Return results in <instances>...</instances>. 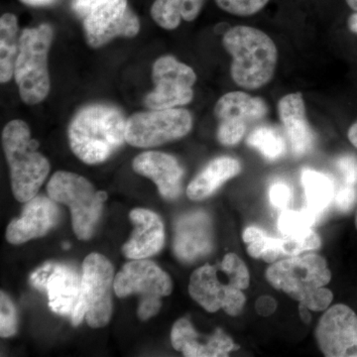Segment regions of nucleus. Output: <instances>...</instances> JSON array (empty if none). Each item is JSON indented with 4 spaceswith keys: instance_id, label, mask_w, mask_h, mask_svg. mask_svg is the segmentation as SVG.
<instances>
[{
    "instance_id": "17",
    "label": "nucleus",
    "mask_w": 357,
    "mask_h": 357,
    "mask_svg": "<svg viewBox=\"0 0 357 357\" xmlns=\"http://www.w3.org/2000/svg\"><path fill=\"white\" fill-rule=\"evenodd\" d=\"M56 202L36 196L28 201L20 218L11 220L6 229V239L13 244H22L46 236L58 223L59 208Z\"/></svg>"
},
{
    "instance_id": "33",
    "label": "nucleus",
    "mask_w": 357,
    "mask_h": 357,
    "mask_svg": "<svg viewBox=\"0 0 357 357\" xmlns=\"http://www.w3.org/2000/svg\"><path fill=\"white\" fill-rule=\"evenodd\" d=\"M338 172L342 178L344 185H357V159L352 156H342L337 161Z\"/></svg>"
},
{
    "instance_id": "5",
    "label": "nucleus",
    "mask_w": 357,
    "mask_h": 357,
    "mask_svg": "<svg viewBox=\"0 0 357 357\" xmlns=\"http://www.w3.org/2000/svg\"><path fill=\"white\" fill-rule=\"evenodd\" d=\"M53 38V27L48 23L21 32L14 79L25 105H38L50 93L48 54Z\"/></svg>"
},
{
    "instance_id": "29",
    "label": "nucleus",
    "mask_w": 357,
    "mask_h": 357,
    "mask_svg": "<svg viewBox=\"0 0 357 357\" xmlns=\"http://www.w3.org/2000/svg\"><path fill=\"white\" fill-rule=\"evenodd\" d=\"M225 13L236 16H251L261 11L270 0H215Z\"/></svg>"
},
{
    "instance_id": "27",
    "label": "nucleus",
    "mask_w": 357,
    "mask_h": 357,
    "mask_svg": "<svg viewBox=\"0 0 357 357\" xmlns=\"http://www.w3.org/2000/svg\"><path fill=\"white\" fill-rule=\"evenodd\" d=\"M248 146L255 148L269 161L282 158L287 151V142L278 129L272 126H259L249 133Z\"/></svg>"
},
{
    "instance_id": "7",
    "label": "nucleus",
    "mask_w": 357,
    "mask_h": 357,
    "mask_svg": "<svg viewBox=\"0 0 357 357\" xmlns=\"http://www.w3.org/2000/svg\"><path fill=\"white\" fill-rule=\"evenodd\" d=\"M114 270L112 262L100 253H91L84 258L82 268V293L74 314V326L86 321L91 328H103L112 314V289Z\"/></svg>"
},
{
    "instance_id": "42",
    "label": "nucleus",
    "mask_w": 357,
    "mask_h": 357,
    "mask_svg": "<svg viewBox=\"0 0 357 357\" xmlns=\"http://www.w3.org/2000/svg\"><path fill=\"white\" fill-rule=\"evenodd\" d=\"M344 1L352 11H357V0H344Z\"/></svg>"
},
{
    "instance_id": "35",
    "label": "nucleus",
    "mask_w": 357,
    "mask_h": 357,
    "mask_svg": "<svg viewBox=\"0 0 357 357\" xmlns=\"http://www.w3.org/2000/svg\"><path fill=\"white\" fill-rule=\"evenodd\" d=\"M161 298H143V299H140L139 306H138V318L142 321H146V319L156 316L161 310Z\"/></svg>"
},
{
    "instance_id": "24",
    "label": "nucleus",
    "mask_w": 357,
    "mask_h": 357,
    "mask_svg": "<svg viewBox=\"0 0 357 357\" xmlns=\"http://www.w3.org/2000/svg\"><path fill=\"white\" fill-rule=\"evenodd\" d=\"M301 182L306 195L307 208L321 217L335 199L333 178L323 172L306 168L301 174Z\"/></svg>"
},
{
    "instance_id": "6",
    "label": "nucleus",
    "mask_w": 357,
    "mask_h": 357,
    "mask_svg": "<svg viewBox=\"0 0 357 357\" xmlns=\"http://www.w3.org/2000/svg\"><path fill=\"white\" fill-rule=\"evenodd\" d=\"M47 192L56 203L69 206L73 229L77 238H91L102 215L107 192L96 191L83 176L66 171H58L52 176Z\"/></svg>"
},
{
    "instance_id": "28",
    "label": "nucleus",
    "mask_w": 357,
    "mask_h": 357,
    "mask_svg": "<svg viewBox=\"0 0 357 357\" xmlns=\"http://www.w3.org/2000/svg\"><path fill=\"white\" fill-rule=\"evenodd\" d=\"M318 220V215L307 208L301 211L286 208L279 217L278 229L284 236H302L312 229Z\"/></svg>"
},
{
    "instance_id": "32",
    "label": "nucleus",
    "mask_w": 357,
    "mask_h": 357,
    "mask_svg": "<svg viewBox=\"0 0 357 357\" xmlns=\"http://www.w3.org/2000/svg\"><path fill=\"white\" fill-rule=\"evenodd\" d=\"M333 300V294L330 289L321 287L314 291L307 298L303 304L306 305L312 312H323L330 307Z\"/></svg>"
},
{
    "instance_id": "40",
    "label": "nucleus",
    "mask_w": 357,
    "mask_h": 357,
    "mask_svg": "<svg viewBox=\"0 0 357 357\" xmlns=\"http://www.w3.org/2000/svg\"><path fill=\"white\" fill-rule=\"evenodd\" d=\"M347 23L349 31L357 35V11H352L351 15L347 18Z\"/></svg>"
},
{
    "instance_id": "8",
    "label": "nucleus",
    "mask_w": 357,
    "mask_h": 357,
    "mask_svg": "<svg viewBox=\"0 0 357 357\" xmlns=\"http://www.w3.org/2000/svg\"><path fill=\"white\" fill-rule=\"evenodd\" d=\"M265 277L272 287L297 302H304L314 291L330 283L332 272L325 258L311 253L274 262Z\"/></svg>"
},
{
    "instance_id": "9",
    "label": "nucleus",
    "mask_w": 357,
    "mask_h": 357,
    "mask_svg": "<svg viewBox=\"0 0 357 357\" xmlns=\"http://www.w3.org/2000/svg\"><path fill=\"white\" fill-rule=\"evenodd\" d=\"M192 128L189 110L174 107L135 112L126 121V139L137 148L160 146L181 139Z\"/></svg>"
},
{
    "instance_id": "3",
    "label": "nucleus",
    "mask_w": 357,
    "mask_h": 357,
    "mask_svg": "<svg viewBox=\"0 0 357 357\" xmlns=\"http://www.w3.org/2000/svg\"><path fill=\"white\" fill-rule=\"evenodd\" d=\"M222 44L231 56L230 75L239 88L255 91L272 81L278 50L266 33L251 26H234L223 35Z\"/></svg>"
},
{
    "instance_id": "1",
    "label": "nucleus",
    "mask_w": 357,
    "mask_h": 357,
    "mask_svg": "<svg viewBox=\"0 0 357 357\" xmlns=\"http://www.w3.org/2000/svg\"><path fill=\"white\" fill-rule=\"evenodd\" d=\"M128 119L119 107L91 103L82 107L70 122V149L89 165L102 163L126 142Z\"/></svg>"
},
{
    "instance_id": "18",
    "label": "nucleus",
    "mask_w": 357,
    "mask_h": 357,
    "mask_svg": "<svg viewBox=\"0 0 357 357\" xmlns=\"http://www.w3.org/2000/svg\"><path fill=\"white\" fill-rule=\"evenodd\" d=\"M171 342L177 351L187 357L227 356L237 349L234 340L218 328L211 335L196 332L189 319H178L171 331Z\"/></svg>"
},
{
    "instance_id": "10",
    "label": "nucleus",
    "mask_w": 357,
    "mask_h": 357,
    "mask_svg": "<svg viewBox=\"0 0 357 357\" xmlns=\"http://www.w3.org/2000/svg\"><path fill=\"white\" fill-rule=\"evenodd\" d=\"M154 89L144 98L149 109H166L189 105L194 98L197 74L174 56H162L152 67Z\"/></svg>"
},
{
    "instance_id": "16",
    "label": "nucleus",
    "mask_w": 357,
    "mask_h": 357,
    "mask_svg": "<svg viewBox=\"0 0 357 357\" xmlns=\"http://www.w3.org/2000/svg\"><path fill=\"white\" fill-rule=\"evenodd\" d=\"M174 253L178 259L192 263L210 255L213 248V225L204 211L185 213L174 225Z\"/></svg>"
},
{
    "instance_id": "39",
    "label": "nucleus",
    "mask_w": 357,
    "mask_h": 357,
    "mask_svg": "<svg viewBox=\"0 0 357 357\" xmlns=\"http://www.w3.org/2000/svg\"><path fill=\"white\" fill-rule=\"evenodd\" d=\"M347 138H349V142H351L354 147L357 148V119L351 124V128H349V131H347Z\"/></svg>"
},
{
    "instance_id": "12",
    "label": "nucleus",
    "mask_w": 357,
    "mask_h": 357,
    "mask_svg": "<svg viewBox=\"0 0 357 357\" xmlns=\"http://www.w3.org/2000/svg\"><path fill=\"white\" fill-rule=\"evenodd\" d=\"M83 29L89 46L98 49L119 37L133 38L140 21L128 0H105L84 18Z\"/></svg>"
},
{
    "instance_id": "31",
    "label": "nucleus",
    "mask_w": 357,
    "mask_h": 357,
    "mask_svg": "<svg viewBox=\"0 0 357 357\" xmlns=\"http://www.w3.org/2000/svg\"><path fill=\"white\" fill-rule=\"evenodd\" d=\"M269 199L275 208L286 210L292 204V188L284 181H276L270 187Z\"/></svg>"
},
{
    "instance_id": "34",
    "label": "nucleus",
    "mask_w": 357,
    "mask_h": 357,
    "mask_svg": "<svg viewBox=\"0 0 357 357\" xmlns=\"http://www.w3.org/2000/svg\"><path fill=\"white\" fill-rule=\"evenodd\" d=\"M357 192L354 185L342 184L335 192V206L338 211H351L354 204H356Z\"/></svg>"
},
{
    "instance_id": "13",
    "label": "nucleus",
    "mask_w": 357,
    "mask_h": 357,
    "mask_svg": "<svg viewBox=\"0 0 357 357\" xmlns=\"http://www.w3.org/2000/svg\"><path fill=\"white\" fill-rule=\"evenodd\" d=\"M29 281L33 287L48 295L52 311L73 316L82 293V274L74 265L46 263L33 272Z\"/></svg>"
},
{
    "instance_id": "43",
    "label": "nucleus",
    "mask_w": 357,
    "mask_h": 357,
    "mask_svg": "<svg viewBox=\"0 0 357 357\" xmlns=\"http://www.w3.org/2000/svg\"><path fill=\"white\" fill-rule=\"evenodd\" d=\"M356 227L357 229V211H356Z\"/></svg>"
},
{
    "instance_id": "37",
    "label": "nucleus",
    "mask_w": 357,
    "mask_h": 357,
    "mask_svg": "<svg viewBox=\"0 0 357 357\" xmlns=\"http://www.w3.org/2000/svg\"><path fill=\"white\" fill-rule=\"evenodd\" d=\"M105 0H74L73 9L81 17L88 16L93 9L105 2Z\"/></svg>"
},
{
    "instance_id": "14",
    "label": "nucleus",
    "mask_w": 357,
    "mask_h": 357,
    "mask_svg": "<svg viewBox=\"0 0 357 357\" xmlns=\"http://www.w3.org/2000/svg\"><path fill=\"white\" fill-rule=\"evenodd\" d=\"M314 337L325 356L357 357V314L344 304L328 307L319 319Z\"/></svg>"
},
{
    "instance_id": "20",
    "label": "nucleus",
    "mask_w": 357,
    "mask_h": 357,
    "mask_svg": "<svg viewBox=\"0 0 357 357\" xmlns=\"http://www.w3.org/2000/svg\"><path fill=\"white\" fill-rule=\"evenodd\" d=\"M278 114L294 156L303 157L309 153L314 146V134L307 121L303 93L297 91L281 98Z\"/></svg>"
},
{
    "instance_id": "26",
    "label": "nucleus",
    "mask_w": 357,
    "mask_h": 357,
    "mask_svg": "<svg viewBox=\"0 0 357 357\" xmlns=\"http://www.w3.org/2000/svg\"><path fill=\"white\" fill-rule=\"evenodd\" d=\"M243 239L248 245L249 256L255 259H262L266 263H274L282 255H285V238L268 236L264 230L257 227H248L243 231Z\"/></svg>"
},
{
    "instance_id": "23",
    "label": "nucleus",
    "mask_w": 357,
    "mask_h": 357,
    "mask_svg": "<svg viewBox=\"0 0 357 357\" xmlns=\"http://www.w3.org/2000/svg\"><path fill=\"white\" fill-rule=\"evenodd\" d=\"M206 0H155L151 6L152 20L166 30H174L182 21L196 20Z\"/></svg>"
},
{
    "instance_id": "36",
    "label": "nucleus",
    "mask_w": 357,
    "mask_h": 357,
    "mask_svg": "<svg viewBox=\"0 0 357 357\" xmlns=\"http://www.w3.org/2000/svg\"><path fill=\"white\" fill-rule=\"evenodd\" d=\"M277 309V302L271 296H261L255 303V310L258 314L262 317H269L273 314Z\"/></svg>"
},
{
    "instance_id": "11",
    "label": "nucleus",
    "mask_w": 357,
    "mask_h": 357,
    "mask_svg": "<svg viewBox=\"0 0 357 357\" xmlns=\"http://www.w3.org/2000/svg\"><path fill=\"white\" fill-rule=\"evenodd\" d=\"M213 112L218 119V142L234 146L243 139L251 124L266 116L268 107L261 98L244 91H230L218 100Z\"/></svg>"
},
{
    "instance_id": "38",
    "label": "nucleus",
    "mask_w": 357,
    "mask_h": 357,
    "mask_svg": "<svg viewBox=\"0 0 357 357\" xmlns=\"http://www.w3.org/2000/svg\"><path fill=\"white\" fill-rule=\"evenodd\" d=\"M298 309H299L300 318L302 319V321L305 324H310L312 319L311 312H310L311 310L306 305L303 304V303H299V307Z\"/></svg>"
},
{
    "instance_id": "21",
    "label": "nucleus",
    "mask_w": 357,
    "mask_h": 357,
    "mask_svg": "<svg viewBox=\"0 0 357 357\" xmlns=\"http://www.w3.org/2000/svg\"><path fill=\"white\" fill-rule=\"evenodd\" d=\"M129 217L135 227L130 239L122 248L124 256L129 259H145L157 255L165 241L161 218L145 208H134Z\"/></svg>"
},
{
    "instance_id": "41",
    "label": "nucleus",
    "mask_w": 357,
    "mask_h": 357,
    "mask_svg": "<svg viewBox=\"0 0 357 357\" xmlns=\"http://www.w3.org/2000/svg\"><path fill=\"white\" fill-rule=\"evenodd\" d=\"M20 1L26 4V6L40 7L50 6L54 0H20Z\"/></svg>"
},
{
    "instance_id": "19",
    "label": "nucleus",
    "mask_w": 357,
    "mask_h": 357,
    "mask_svg": "<svg viewBox=\"0 0 357 357\" xmlns=\"http://www.w3.org/2000/svg\"><path fill=\"white\" fill-rule=\"evenodd\" d=\"M132 168L136 173L153 181L164 199L172 201L182 192L185 171L172 155L144 152L134 158Z\"/></svg>"
},
{
    "instance_id": "25",
    "label": "nucleus",
    "mask_w": 357,
    "mask_h": 357,
    "mask_svg": "<svg viewBox=\"0 0 357 357\" xmlns=\"http://www.w3.org/2000/svg\"><path fill=\"white\" fill-rule=\"evenodd\" d=\"M18 20L13 13L0 18V82L6 84L14 77L16 59L20 53Z\"/></svg>"
},
{
    "instance_id": "22",
    "label": "nucleus",
    "mask_w": 357,
    "mask_h": 357,
    "mask_svg": "<svg viewBox=\"0 0 357 357\" xmlns=\"http://www.w3.org/2000/svg\"><path fill=\"white\" fill-rule=\"evenodd\" d=\"M241 172V164L237 159L229 156L213 159L188 185V198L192 201L208 198L218 188Z\"/></svg>"
},
{
    "instance_id": "30",
    "label": "nucleus",
    "mask_w": 357,
    "mask_h": 357,
    "mask_svg": "<svg viewBox=\"0 0 357 357\" xmlns=\"http://www.w3.org/2000/svg\"><path fill=\"white\" fill-rule=\"evenodd\" d=\"M17 312L6 293H0V335L10 337L17 332Z\"/></svg>"
},
{
    "instance_id": "4",
    "label": "nucleus",
    "mask_w": 357,
    "mask_h": 357,
    "mask_svg": "<svg viewBox=\"0 0 357 357\" xmlns=\"http://www.w3.org/2000/svg\"><path fill=\"white\" fill-rule=\"evenodd\" d=\"M2 146L10 170L11 189L20 203L36 197L50 173L48 159L37 151L38 141L32 139L29 126L14 119L2 130Z\"/></svg>"
},
{
    "instance_id": "2",
    "label": "nucleus",
    "mask_w": 357,
    "mask_h": 357,
    "mask_svg": "<svg viewBox=\"0 0 357 357\" xmlns=\"http://www.w3.org/2000/svg\"><path fill=\"white\" fill-rule=\"evenodd\" d=\"M249 284L250 275L245 263L236 253H227L217 264H206L192 272L189 293L206 312L222 310L229 316L236 317L245 306L243 290Z\"/></svg>"
},
{
    "instance_id": "15",
    "label": "nucleus",
    "mask_w": 357,
    "mask_h": 357,
    "mask_svg": "<svg viewBox=\"0 0 357 357\" xmlns=\"http://www.w3.org/2000/svg\"><path fill=\"white\" fill-rule=\"evenodd\" d=\"M114 293L126 298L139 294L143 298H163L173 291L170 276L151 260L131 259L115 275Z\"/></svg>"
}]
</instances>
